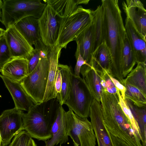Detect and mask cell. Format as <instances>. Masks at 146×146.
Wrapping results in <instances>:
<instances>
[{"instance_id": "obj_30", "label": "cell", "mask_w": 146, "mask_h": 146, "mask_svg": "<svg viewBox=\"0 0 146 146\" xmlns=\"http://www.w3.org/2000/svg\"><path fill=\"white\" fill-rule=\"evenodd\" d=\"M119 103L125 115L128 119L137 137L141 141L140 131L138 125L135 120L129 108L123 99L119 91L117 89Z\"/></svg>"}, {"instance_id": "obj_7", "label": "cell", "mask_w": 146, "mask_h": 146, "mask_svg": "<svg viewBox=\"0 0 146 146\" xmlns=\"http://www.w3.org/2000/svg\"><path fill=\"white\" fill-rule=\"evenodd\" d=\"M67 133L80 146H96V137L90 121L80 117L71 110L65 114Z\"/></svg>"}, {"instance_id": "obj_32", "label": "cell", "mask_w": 146, "mask_h": 146, "mask_svg": "<svg viewBox=\"0 0 146 146\" xmlns=\"http://www.w3.org/2000/svg\"><path fill=\"white\" fill-rule=\"evenodd\" d=\"M12 58L4 34L0 37V69Z\"/></svg>"}, {"instance_id": "obj_34", "label": "cell", "mask_w": 146, "mask_h": 146, "mask_svg": "<svg viewBox=\"0 0 146 146\" xmlns=\"http://www.w3.org/2000/svg\"><path fill=\"white\" fill-rule=\"evenodd\" d=\"M76 63L74 69V75L76 77H80V69L81 67L86 64V62L80 54L78 53L76 58Z\"/></svg>"}, {"instance_id": "obj_12", "label": "cell", "mask_w": 146, "mask_h": 146, "mask_svg": "<svg viewBox=\"0 0 146 146\" xmlns=\"http://www.w3.org/2000/svg\"><path fill=\"white\" fill-rule=\"evenodd\" d=\"M89 117L98 146H114L104 122L100 102L94 99L90 106Z\"/></svg>"}, {"instance_id": "obj_8", "label": "cell", "mask_w": 146, "mask_h": 146, "mask_svg": "<svg viewBox=\"0 0 146 146\" xmlns=\"http://www.w3.org/2000/svg\"><path fill=\"white\" fill-rule=\"evenodd\" d=\"M93 98L89 93L84 79L75 76L73 73L68 97L64 103L69 109L83 118L89 116Z\"/></svg>"}, {"instance_id": "obj_44", "label": "cell", "mask_w": 146, "mask_h": 146, "mask_svg": "<svg viewBox=\"0 0 146 146\" xmlns=\"http://www.w3.org/2000/svg\"><path fill=\"white\" fill-rule=\"evenodd\" d=\"M60 146H61V145H60Z\"/></svg>"}, {"instance_id": "obj_27", "label": "cell", "mask_w": 146, "mask_h": 146, "mask_svg": "<svg viewBox=\"0 0 146 146\" xmlns=\"http://www.w3.org/2000/svg\"><path fill=\"white\" fill-rule=\"evenodd\" d=\"M124 100L138 125L141 137L142 146H146V108H139L127 99Z\"/></svg>"}, {"instance_id": "obj_19", "label": "cell", "mask_w": 146, "mask_h": 146, "mask_svg": "<svg viewBox=\"0 0 146 146\" xmlns=\"http://www.w3.org/2000/svg\"><path fill=\"white\" fill-rule=\"evenodd\" d=\"M66 111L60 105L56 119L51 127L52 137L45 141V146H54L66 143L68 140L65 114Z\"/></svg>"}, {"instance_id": "obj_25", "label": "cell", "mask_w": 146, "mask_h": 146, "mask_svg": "<svg viewBox=\"0 0 146 146\" xmlns=\"http://www.w3.org/2000/svg\"><path fill=\"white\" fill-rule=\"evenodd\" d=\"M58 67L61 75L62 87L60 93L56 98L60 105L62 106L68 97L73 72L71 68L67 65L59 63Z\"/></svg>"}, {"instance_id": "obj_22", "label": "cell", "mask_w": 146, "mask_h": 146, "mask_svg": "<svg viewBox=\"0 0 146 146\" xmlns=\"http://www.w3.org/2000/svg\"><path fill=\"white\" fill-rule=\"evenodd\" d=\"M137 63L136 67L131 71L121 83L133 86L146 95V64L141 63Z\"/></svg>"}, {"instance_id": "obj_17", "label": "cell", "mask_w": 146, "mask_h": 146, "mask_svg": "<svg viewBox=\"0 0 146 146\" xmlns=\"http://www.w3.org/2000/svg\"><path fill=\"white\" fill-rule=\"evenodd\" d=\"M3 76L20 83L28 75V60L25 58H12L0 69Z\"/></svg>"}, {"instance_id": "obj_11", "label": "cell", "mask_w": 146, "mask_h": 146, "mask_svg": "<svg viewBox=\"0 0 146 146\" xmlns=\"http://www.w3.org/2000/svg\"><path fill=\"white\" fill-rule=\"evenodd\" d=\"M94 24L93 21L75 40L77 43L76 58L79 53L86 62L81 67L80 73L84 78L92 68V54L94 41Z\"/></svg>"}, {"instance_id": "obj_28", "label": "cell", "mask_w": 146, "mask_h": 146, "mask_svg": "<svg viewBox=\"0 0 146 146\" xmlns=\"http://www.w3.org/2000/svg\"><path fill=\"white\" fill-rule=\"evenodd\" d=\"M93 21L94 24V41L92 54L104 41L103 22L102 8V5L98 6L93 11Z\"/></svg>"}, {"instance_id": "obj_21", "label": "cell", "mask_w": 146, "mask_h": 146, "mask_svg": "<svg viewBox=\"0 0 146 146\" xmlns=\"http://www.w3.org/2000/svg\"><path fill=\"white\" fill-rule=\"evenodd\" d=\"M112 64L110 52L104 41L92 54V68L98 73H110Z\"/></svg>"}, {"instance_id": "obj_33", "label": "cell", "mask_w": 146, "mask_h": 146, "mask_svg": "<svg viewBox=\"0 0 146 146\" xmlns=\"http://www.w3.org/2000/svg\"><path fill=\"white\" fill-rule=\"evenodd\" d=\"M104 81L105 88L109 93L112 94H117V89L107 72L101 73Z\"/></svg>"}, {"instance_id": "obj_14", "label": "cell", "mask_w": 146, "mask_h": 146, "mask_svg": "<svg viewBox=\"0 0 146 146\" xmlns=\"http://www.w3.org/2000/svg\"><path fill=\"white\" fill-rule=\"evenodd\" d=\"M127 18L131 21L138 33L146 40V10L138 0H127L122 3Z\"/></svg>"}, {"instance_id": "obj_18", "label": "cell", "mask_w": 146, "mask_h": 146, "mask_svg": "<svg viewBox=\"0 0 146 146\" xmlns=\"http://www.w3.org/2000/svg\"><path fill=\"white\" fill-rule=\"evenodd\" d=\"M125 27L126 34L135 54L137 62L146 64V41L136 30L130 19L126 18Z\"/></svg>"}, {"instance_id": "obj_29", "label": "cell", "mask_w": 146, "mask_h": 146, "mask_svg": "<svg viewBox=\"0 0 146 146\" xmlns=\"http://www.w3.org/2000/svg\"><path fill=\"white\" fill-rule=\"evenodd\" d=\"M126 88L125 99L130 101L134 105L140 108L146 107V95L139 89L131 85H123Z\"/></svg>"}, {"instance_id": "obj_39", "label": "cell", "mask_w": 146, "mask_h": 146, "mask_svg": "<svg viewBox=\"0 0 146 146\" xmlns=\"http://www.w3.org/2000/svg\"><path fill=\"white\" fill-rule=\"evenodd\" d=\"M5 31L4 29L0 28V37L4 34Z\"/></svg>"}, {"instance_id": "obj_5", "label": "cell", "mask_w": 146, "mask_h": 146, "mask_svg": "<svg viewBox=\"0 0 146 146\" xmlns=\"http://www.w3.org/2000/svg\"><path fill=\"white\" fill-rule=\"evenodd\" d=\"M93 11L79 5L70 15L61 18L57 45L66 48L69 42L75 40L92 22Z\"/></svg>"}, {"instance_id": "obj_23", "label": "cell", "mask_w": 146, "mask_h": 146, "mask_svg": "<svg viewBox=\"0 0 146 146\" xmlns=\"http://www.w3.org/2000/svg\"><path fill=\"white\" fill-rule=\"evenodd\" d=\"M49 5L61 18L70 15L77 9L79 5L87 4L89 0H48L43 1Z\"/></svg>"}, {"instance_id": "obj_13", "label": "cell", "mask_w": 146, "mask_h": 146, "mask_svg": "<svg viewBox=\"0 0 146 146\" xmlns=\"http://www.w3.org/2000/svg\"><path fill=\"white\" fill-rule=\"evenodd\" d=\"M5 36L12 58H26L34 48L16 28L14 25L5 30Z\"/></svg>"}, {"instance_id": "obj_40", "label": "cell", "mask_w": 146, "mask_h": 146, "mask_svg": "<svg viewBox=\"0 0 146 146\" xmlns=\"http://www.w3.org/2000/svg\"><path fill=\"white\" fill-rule=\"evenodd\" d=\"M1 137L0 135V146H1Z\"/></svg>"}, {"instance_id": "obj_16", "label": "cell", "mask_w": 146, "mask_h": 146, "mask_svg": "<svg viewBox=\"0 0 146 146\" xmlns=\"http://www.w3.org/2000/svg\"><path fill=\"white\" fill-rule=\"evenodd\" d=\"M6 88L10 93L15 105V108L22 111H28L35 104L31 98L27 94L20 83L13 81L0 74Z\"/></svg>"}, {"instance_id": "obj_10", "label": "cell", "mask_w": 146, "mask_h": 146, "mask_svg": "<svg viewBox=\"0 0 146 146\" xmlns=\"http://www.w3.org/2000/svg\"><path fill=\"white\" fill-rule=\"evenodd\" d=\"M23 112L15 108L4 110L0 115V135L1 145L7 146L12 138L24 130Z\"/></svg>"}, {"instance_id": "obj_9", "label": "cell", "mask_w": 146, "mask_h": 146, "mask_svg": "<svg viewBox=\"0 0 146 146\" xmlns=\"http://www.w3.org/2000/svg\"><path fill=\"white\" fill-rule=\"evenodd\" d=\"M61 17L49 4L47 5L38 19L41 40L46 46L52 47L57 45Z\"/></svg>"}, {"instance_id": "obj_15", "label": "cell", "mask_w": 146, "mask_h": 146, "mask_svg": "<svg viewBox=\"0 0 146 146\" xmlns=\"http://www.w3.org/2000/svg\"><path fill=\"white\" fill-rule=\"evenodd\" d=\"M62 48L58 45L52 47L48 56L49 68L46 87L42 102L57 98L55 83L58 59Z\"/></svg>"}, {"instance_id": "obj_35", "label": "cell", "mask_w": 146, "mask_h": 146, "mask_svg": "<svg viewBox=\"0 0 146 146\" xmlns=\"http://www.w3.org/2000/svg\"><path fill=\"white\" fill-rule=\"evenodd\" d=\"M108 74L116 89L119 91L122 98L124 100L125 93L126 90L125 87L121 84L117 79L111 76Z\"/></svg>"}, {"instance_id": "obj_2", "label": "cell", "mask_w": 146, "mask_h": 146, "mask_svg": "<svg viewBox=\"0 0 146 146\" xmlns=\"http://www.w3.org/2000/svg\"><path fill=\"white\" fill-rule=\"evenodd\" d=\"M100 102L104 122L110 133L130 146H142L119 103L117 94L102 89Z\"/></svg>"}, {"instance_id": "obj_38", "label": "cell", "mask_w": 146, "mask_h": 146, "mask_svg": "<svg viewBox=\"0 0 146 146\" xmlns=\"http://www.w3.org/2000/svg\"><path fill=\"white\" fill-rule=\"evenodd\" d=\"M3 2L2 1L0 0V21L1 20V8L2 7Z\"/></svg>"}, {"instance_id": "obj_41", "label": "cell", "mask_w": 146, "mask_h": 146, "mask_svg": "<svg viewBox=\"0 0 146 146\" xmlns=\"http://www.w3.org/2000/svg\"><path fill=\"white\" fill-rule=\"evenodd\" d=\"M74 146H79L74 143Z\"/></svg>"}, {"instance_id": "obj_4", "label": "cell", "mask_w": 146, "mask_h": 146, "mask_svg": "<svg viewBox=\"0 0 146 146\" xmlns=\"http://www.w3.org/2000/svg\"><path fill=\"white\" fill-rule=\"evenodd\" d=\"M40 0H3L0 21L6 29L29 16L38 19L47 5Z\"/></svg>"}, {"instance_id": "obj_42", "label": "cell", "mask_w": 146, "mask_h": 146, "mask_svg": "<svg viewBox=\"0 0 146 146\" xmlns=\"http://www.w3.org/2000/svg\"><path fill=\"white\" fill-rule=\"evenodd\" d=\"M1 146H3V145H1Z\"/></svg>"}, {"instance_id": "obj_1", "label": "cell", "mask_w": 146, "mask_h": 146, "mask_svg": "<svg viewBox=\"0 0 146 146\" xmlns=\"http://www.w3.org/2000/svg\"><path fill=\"white\" fill-rule=\"evenodd\" d=\"M104 41L112 58L111 76L120 82L124 79L121 67L122 51L126 31L117 0H102Z\"/></svg>"}, {"instance_id": "obj_6", "label": "cell", "mask_w": 146, "mask_h": 146, "mask_svg": "<svg viewBox=\"0 0 146 146\" xmlns=\"http://www.w3.org/2000/svg\"><path fill=\"white\" fill-rule=\"evenodd\" d=\"M49 55L42 57L35 69L20 82L35 104L42 102L44 96L48 80Z\"/></svg>"}, {"instance_id": "obj_37", "label": "cell", "mask_w": 146, "mask_h": 146, "mask_svg": "<svg viewBox=\"0 0 146 146\" xmlns=\"http://www.w3.org/2000/svg\"><path fill=\"white\" fill-rule=\"evenodd\" d=\"M110 134L114 146H130L121 139Z\"/></svg>"}, {"instance_id": "obj_43", "label": "cell", "mask_w": 146, "mask_h": 146, "mask_svg": "<svg viewBox=\"0 0 146 146\" xmlns=\"http://www.w3.org/2000/svg\"><path fill=\"white\" fill-rule=\"evenodd\" d=\"M1 97V96L0 95V98Z\"/></svg>"}, {"instance_id": "obj_26", "label": "cell", "mask_w": 146, "mask_h": 146, "mask_svg": "<svg viewBox=\"0 0 146 146\" xmlns=\"http://www.w3.org/2000/svg\"><path fill=\"white\" fill-rule=\"evenodd\" d=\"M83 79L88 90L93 98L100 102L102 87L100 79L97 73L92 68Z\"/></svg>"}, {"instance_id": "obj_31", "label": "cell", "mask_w": 146, "mask_h": 146, "mask_svg": "<svg viewBox=\"0 0 146 146\" xmlns=\"http://www.w3.org/2000/svg\"><path fill=\"white\" fill-rule=\"evenodd\" d=\"M34 142L30 135L23 130L16 135L7 146H33Z\"/></svg>"}, {"instance_id": "obj_36", "label": "cell", "mask_w": 146, "mask_h": 146, "mask_svg": "<svg viewBox=\"0 0 146 146\" xmlns=\"http://www.w3.org/2000/svg\"><path fill=\"white\" fill-rule=\"evenodd\" d=\"M62 87V77L58 67L56 77L55 83V88L57 94V97L60 95Z\"/></svg>"}, {"instance_id": "obj_24", "label": "cell", "mask_w": 146, "mask_h": 146, "mask_svg": "<svg viewBox=\"0 0 146 146\" xmlns=\"http://www.w3.org/2000/svg\"><path fill=\"white\" fill-rule=\"evenodd\" d=\"M137 63L135 54L126 35L122 51L121 67L123 78H125Z\"/></svg>"}, {"instance_id": "obj_20", "label": "cell", "mask_w": 146, "mask_h": 146, "mask_svg": "<svg viewBox=\"0 0 146 146\" xmlns=\"http://www.w3.org/2000/svg\"><path fill=\"white\" fill-rule=\"evenodd\" d=\"M15 26L31 46L41 40L38 19L33 17H25L17 22Z\"/></svg>"}, {"instance_id": "obj_3", "label": "cell", "mask_w": 146, "mask_h": 146, "mask_svg": "<svg viewBox=\"0 0 146 146\" xmlns=\"http://www.w3.org/2000/svg\"><path fill=\"white\" fill-rule=\"evenodd\" d=\"M60 105L57 98L34 105L22 118L24 130L32 138L45 141L52 137L51 130Z\"/></svg>"}]
</instances>
